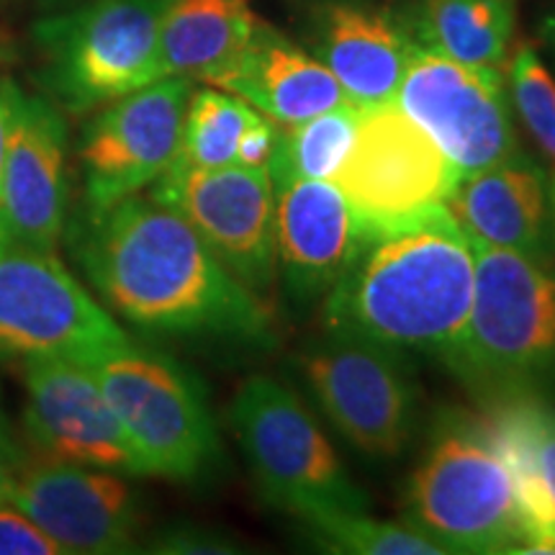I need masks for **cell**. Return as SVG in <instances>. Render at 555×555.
<instances>
[{"label":"cell","instance_id":"277c9868","mask_svg":"<svg viewBox=\"0 0 555 555\" xmlns=\"http://www.w3.org/2000/svg\"><path fill=\"white\" fill-rule=\"evenodd\" d=\"M474 258V301L450 371L486 399L532 391L555 373V262L486 245Z\"/></svg>","mask_w":555,"mask_h":555},{"label":"cell","instance_id":"7a4b0ae2","mask_svg":"<svg viewBox=\"0 0 555 555\" xmlns=\"http://www.w3.org/2000/svg\"><path fill=\"white\" fill-rule=\"evenodd\" d=\"M474 245L448 208L363 232L356 258L322 301V327L450 367L474 301Z\"/></svg>","mask_w":555,"mask_h":555},{"label":"cell","instance_id":"5b68a950","mask_svg":"<svg viewBox=\"0 0 555 555\" xmlns=\"http://www.w3.org/2000/svg\"><path fill=\"white\" fill-rule=\"evenodd\" d=\"M80 363L99 380L147 476L193 483L219 468L217 422L204 386L183 365L129 339Z\"/></svg>","mask_w":555,"mask_h":555},{"label":"cell","instance_id":"4dcf8cb0","mask_svg":"<svg viewBox=\"0 0 555 555\" xmlns=\"http://www.w3.org/2000/svg\"><path fill=\"white\" fill-rule=\"evenodd\" d=\"M13 88L11 82H0V183H3L5 168V150H9V131H11V114H13ZM0 245H5L3 224H0Z\"/></svg>","mask_w":555,"mask_h":555},{"label":"cell","instance_id":"3957f363","mask_svg":"<svg viewBox=\"0 0 555 555\" xmlns=\"http://www.w3.org/2000/svg\"><path fill=\"white\" fill-rule=\"evenodd\" d=\"M404 522L442 553H525L515 478L483 414L453 412L435 425L406 481Z\"/></svg>","mask_w":555,"mask_h":555},{"label":"cell","instance_id":"ac0fdd59","mask_svg":"<svg viewBox=\"0 0 555 555\" xmlns=\"http://www.w3.org/2000/svg\"><path fill=\"white\" fill-rule=\"evenodd\" d=\"M309 52L358 108L393 103L416 41L397 13L363 0H324L309 11Z\"/></svg>","mask_w":555,"mask_h":555},{"label":"cell","instance_id":"d6a6232c","mask_svg":"<svg viewBox=\"0 0 555 555\" xmlns=\"http://www.w3.org/2000/svg\"><path fill=\"white\" fill-rule=\"evenodd\" d=\"M551 211H553V234H555V172L551 176Z\"/></svg>","mask_w":555,"mask_h":555},{"label":"cell","instance_id":"4fadbf2b","mask_svg":"<svg viewBox=\"0 0 555 555\" xmlns=\"http://www.w3.org/2000/svg\"><path fill=\"white\" fill-rule=\"evenodd\" d=\"M193 80L168 75L131 90L88 124L80 142L86 211L137 196L178 159Z\"/></svg>","mask_w":555,"mask_h":555},{"label":"cell","instance_id":"6da1fadb","mask_svg":"<svg viewBox=\"0 0 555 555\" xmlns=\"http://www.w3.org/2000/svg\"><path fill=\"white\" fill-rule=\"evenodd\" d=\"M73 253L106 307L157 335L275 347V314L211 253L189 221L155 198L86 211Z\"/></svg>","mask_w":555,"mask_h":555},{"label":"cell","instance_id":"8fae6325","mask_svg":"<svg viewBox=\"0 0 555 555\" xmlns=\"http://www.w3.org/2000/svg\"><path fill=\"white\" fill-rule=\"evenodd\" d=\"M461 178L397 103L360 108L358 137L335 183L363 232L397 227L446 206Z\"/></svg>","mask_w":555,"mask_h":555},{"label":"cell","instance_id":"83f0119b","mask_svg":"<svg viewBox=\"0 0 555 555\" xmlns=\"http://www.w3.org/2000/svg\"><path fill=\"white\" fill-rule=\"evenodd\" d=\"M65 553L18 506L0 502V555H60Z\"/></svg>","mask_w":555,"mask_h":555},{"label":"cell","instance_id":"e0dca14e","mask_svg":"<svg viewBox=\"0 0 555 555\" xmlns=\"http://www.w3.org/2000/svg\"><path fill=\"white\" fill-rule=\"evenodd\" d=\"M275 193L278 281L298 309L322 304L356 258L363 229L330 180H283Z\"/></svg>","mask_w":555,"mask_h":555},{"label":"cell","instance_id":"7402d4cb","mask_svg":"<svg viewBox=\"0 0 555 555\" xmlns=\"http://www.w3.org/2000/svg\"><path fill=\"white\" fill-rule=\"evenodd\" d=\"M258 21L247 0H170L159 21V78L214 82L240 57Z\"/></svg>","mask_w":555,"mask_h":555},{"label":"cell","instance_id":"4316f807","mask_svg":"<svg viewBox=\"0 0 555 555\" xmlns=\"http://www.w3.org/2000/svg\"><path fill=\"white\" fill-rule=\"evenodd\" d=\"M506 88L512 111L555 172V78L530 41H517L512 47L506 60Z\"/></svg>","mask_w":555,"mask_h":555},{"label":"cell","instance_id":"cb8c5ba5","mask_svg":"<svg viewBox=\"0 0 555 555\" xmlns=\"http://www.w3.org/2000/svg\"><path fill=\"white\" fill-rule=\"evenodd\" d=\"M360 108L352 101L278 129L268 159L273 183L283 180H335L358 137Z\"/></svg>","mask_w":555,"mask_h":555},{"label":"cell","instance_id":"f546056e","mask_svg":"<svg viewBox=\"0 0 555 555\" xmlns=\"http://www.w3.org/2000/svg\"><path fill=\"white\" fill-rule=\"evenodd\" d=\"M21 463H24V453H21L16 440H13L9 422L0 414V502L9 499L13 478H16Z\"/></svg>","mask_w":555,"mask_h":555},{"label":"cell","instance_id":"836d02e7","mask_svg":"<svg viewBox=\"0 0 555 555\" xmlns=\"http://www.w3.org/2000/svg\"><path fill=\"white\" fill-rule=\"evenodd\" d=\"M5 52H9V37H5V34L0 31V60L5 57Z\"/></svg>","mask_w":555,"mask_h":555},{"label":"cell","instance_id":"52a82bcc","mask_svg":"<svg viewBox=\"0 0 555 555\" xmlns=\"http://www.w3.org/2000/svg\"><path fill=\"white\" fill-rule=\"evenodd\" d=\"M298 371L330 425L358 453L393 461L412 446L420 388L406 352L324 330L298 356Z\"/></svg>","mask_w":555,"mask_h":555},{"label":"cell","instance_id":"1f68e13d","mask_svg":"<svg viewBox=\"0 0 555 555\" xmlns=\"http://www.w3.org/2000/svg\"><path fill=\"white\" fill-rule=\"evenodd\" d=\"M543 39H545L547 50H551L555 57V11L543 21Z\"/></svg>","mask_w":555,"mask_h":555},{"label":"cell","instance_id":"7c38bea8","mask_svg":"<svg viewBox=\"0 0 555 555\" xmlns=\"http://www.w3.org/2000/svg\"><path fill=\"white\" fill-rule=\"evenodd\" d=\"M152 198L170 206L211 253L255 294L278 281L275 193L268 168H172L152 183Z\"/></svg>","mask_w":555,"mask_h":555},{"label":"cell","instance_id":"30bf717a","mask_svg":"<svg viewBox=\"0 0 555 555\" xmlns=\"http://www.w3.org/2000/svg\"><path fill=\"white\" fill-rule=\"evenodd\" d=\"M127 339L52 253L0 245V358L86 360Z\"/></svg>","mask_w":555,"mask_h":555},{"label":"cell","instance_id":"9c48e42d","mask_svg":"<svg viewBox=\"0 0 555 555\" xmlns=\"http://www.w3.org/2000/svg\"><path fill=\"white\" fill-rule=\"evenodd\" d=\"M393 103L433 139L457 176L522 150L502 69L461 65L416 44Z\"/></svg>","mask_w":555,"mask_h":555},{"label":"cell","instance_id":"ba28073f","mask_svg":"<svg viewBox=\"0 0 555 555\" xmlns=\"http://www.w3.org/2000/svg\"><path fill=\"white\" fill-rule=\"evenodd\" d=\"M170 0H93L44 21V80L73 114L108 106L157 80L159 21Z\"/></svg>","mask_w":555,"mask_h":555},{"label":"cell","instance_id":"603a6c76","mask_svg":"<svg viewBox=\"0 0 555 555\" xmlns=\"http://www.w3.org/2000/svg\"><path fill=\"white\" fill-rule=\"evenodd\" d=\"M406 26L425 50L468 67L502 69L515 47L517 0H422Z\"/></svg>","mask_w":555,"mask_h":555},{"label":"cell","instance_id":"f1b7e54d","mask_svg":"<svg viewBox=\"0 0 555 555\" xmlns=\"http://www.w3.org/2000/svg\"><path fill=\"white\" fill-rule=\"evenodd\" d=\"M155 553H240L237 540L204 525H170L152 540Z\"/></svg>","mask_w":555,"mask_h":555},{"label":"cell","instance_id":"ffe728a7","mask_svg":"<svg viewBox=\"0 0 555 555\" xmlns=\"http://www.w3.org/2000/svg\"><path fill=\"white\" fill-rule=\"evenodd\" d=\"M208 86L240 95L278 127H291L350 101L314 54L258 21L237 60Z\"/></svg>","mask_w":555,"mask_h":555},{"label":"cell","instance_id":"2e32d148","mask_svg":"<svg viewBox=\"0 0 555 555\" xmlns=\"http://www.w3.org/2000/svg\"><path fill=\"white\" fill-rule=\"evenodd\" d=\"M67 129L57 108L13 88V114L0 183L5 242L57 253L67 201Z\"/></svg>","mask_w":555,"mask_h":555},{"label":"cell","instance_id":"44dd1931","mask_svg":"<svg viewBox=\"0 0 555 555\" xmlns=\"http://www.w3.org/2000/svg\"><path fill=\"white\" fill-rule=\"evenodd\" d=\"M483 422L515 478L525 553H555V409L532 391L489 399Z\"/></svg>","mask_w":555,"mask_h":555},{"label":"cell","instance_id":"d6986e66","mask_svg":"<svg viewBox=\"0 0 555 555\" xmlns=\"http://www.w3.org/2000/svg\"><path fill=\"white\" fill-rule=\"evenodd\" d=\"M446 208L474 245L515 249L538 260L555 258L551 178L522 150L457 178Z\"/></svg>","mask_w":555,"mask_h":555},{"label":"cell","instance_id":"8992f818","mask_svg":"<svg viewBox=\"0 0 555 555\" xmlns=\"http://www.w3.org/2000/svg\"><path fill=\"white\" fill-rule=\"evenodd\" d=\"M229 425L253 470L260 496L288 517L367 509L330 437L294 388L270 376H253L229 404Z\"/></svg>","mask_w":555,"mask_h":555},{"label":"cell","instance_id":"d4e9b609","mask_svg":"<svg viewBox=\"0 0 555 555\" xmlns=\"http://www.w3.org/2000/svg\"><path fill=\"white\" fill-rule=\"evenodd\" d=\"M258 116V108L227 90L214 86L193 90L185 108L176 165L178 168L240 165L242 139Z\"/></svg>","mask_w":555,"mask_h":555},{"label":"cell","instance_id":"9a60e30c","mask_svg":"<svg viewBox=\"0 0 555 555\" xmlns=\"http://www.w3.org/2000/svg\"><path fill=\"white\" fill-rule=\"evenodd\" d=\"M5 502L31 517L65 553L137 551L142 515L131 486L114 470L24 457Z\"/></svg>","mask_w":555,"mask_h":555},{"label":"cell","instance_id":"484cf974","mask_svg":"<svg viewBox=\"0 0 555 555\" xmlns=\"http://www.w3.org/2000/svg\"><path fill=\"white\" fill-rule=\"evenodd\" d=\"M314 543L332 553L350 555H442L433 540H427L409 522L378 519L360 512H324L301 519Z\"/></svg>","mask_w":555,"mask_h":555},{"label":"cell","instance_id":"5bb4252c","mask_svg":"<svg viewBox=\"0 0 555 555\" xmlns=\"http://www.w3.org/2000/svg\"><path fill=\"white\" fill-rule=\"evenodd\" d=\"M24 384L26 433L41 455L121 476H147L99 380L80 360L26 358Z\"/></svg>","mask_w":555,"mask_h":555}]
</instances>
